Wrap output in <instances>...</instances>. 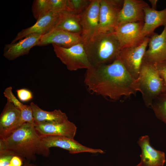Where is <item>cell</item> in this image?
<instances>
[{"label":"cell","instance_id":"6da1fadb","mask_svg":"<svg viewBox=\"0 0 166 166\" xmlns=\"http://www.w3.org/2000/svg\"><path fill=\"white\" fill-rule=\"evenodd\" d=\"M84 81L89 91L112 101L138 91L136 79L117 59L109 64L91 66L86 70Z\"/></svg>","mask_w":166,"mask_h":166},{"label":"cell","instance_id":"7a4b0ae2","mask_svg":"<svg viewBox=\"0 0 166 166\" xmlns=\"http://www.w3.org/2000/svg\"><path fill=\"white\" fill-rule=\"evenodd\" d=\"M0 143L5 150L14 156L28 160H35L36 154L47 156L50 153L35 126L28 123L23 124L6 138L0 139Z\"/></svg>","mask_w":166,"mask_h":166},{"label":"cell","instance_id":"3957f363","mask_svg":"<svg viewBox=\"0 0 166 166\" xmlns=\"http://www.w3.org/2000/svg\"><path fill=\"white\" fill-rule=\"evenodd\" d=\"M83 43L91 66L111 63L122 49L114 32L97 34Z\"/></svg>","mask_w":166,"mask_h":166},{"label":"cell","instance_id":"277c9868","mask_svg":"<svg viewBox=\"0 0 166 166\" xmlns=\"http://www.w3.org/2000/svg\"><path fill=\"white\" fill-rule=\"evenodd\" d=\"M136 81L138 91L140 92L144 103L148 107H150L155 98L166 91L163 80L155 64L144 59Z\"/></svg>","mask_w":166,"mask_h":166},{"label":"cell","instance_id":"5b68a950","mask_svg":"<svg viewBox=\"0 0 166 166\" xmlns=\"http://www.w3.org/2000/svg\"><path fill=\"white\" fill-rule=\"evenodd\" d=\"M52 45L56 56L66 66L69 70H87L91 67L83 42L68 48Z\"/></svg>","mask_w":166,"mask_h":166},{"label":"cell","instance_id":"8992f818","mask_svg":"<svg viewBox=\"0 0 166 166\" xmlns=\"http://www.w3.org/2000/svg\"><path fill=\"white\" fill-rule=\"evenodd\" d=\"M149 39L147 36L139 45L122 48L117 58L135 79L138 76Z\"/></svg>","mask_w":166,"mask_h":166},{"label":"cell","instance_id":"52a82bcc","mask_svg":"<svg viewBox=\"0 0 166 166\" xmlns=\"http://www.w3.org/2000/svg\"><path fill=\"white\" fill-rule=\"evenodd\" d=\"M124 0H100L98 33L113 32Z\"/></svg>","mask_w":166,"mask_h":166},{"label":"cell","instance_id":"ba28073f","mask_svg":"<svg viewBox=\"0 0 166 166\" xmlns=\"http://www.w3.org/2000/svg\"><path fill=\"white\" fill-rule=\"evenodd\" d=\"M100 0H90L86 8L79 15L82 42L88 41L98 33Z\"/></svg>","mask_w":166,"mask_h":166},{"label":"cell","instance_id":"9c48e42d","mask_svg":"<svg viewBox=\"0 0 166 166\" xmlns=\"http://www.w3.org/2000/svg\"><path fill=\"white\" fill-rule=\"evenodd\" d=\"M144 22L126 23L117 26L114 32L122 48L135 46L141 43L146 37L142 29Z\"/></svg>","mask_w":166,"mask_h":166},{"label":"cell","instance_id":"30bf717a","mask_svg":"<svg viewBox=\"0 0 166 166\" xmlns=\"http://www.w3.org/2000/svg\"><path fill=\"white\" fill-rule=\"evenodd\" d=\"M24 123L20 110L7 100L0 116V139L6 138Z\"/></svg>","mask_w":166,"mask_h":166},{"label":"cell","instance_id":"8fae6325","mask_svg":"<svg viewBox=\"0 0 166 166\" xmlns=\"http://www.w3.org/2000/svg\"><path fill=\"white\" fill-rule=\"evenodd\" d=\"M42 143L45 147L49 149L52 147H59L68 151L71 154L88 152L103 153L100 149H94L85 146L74 139L58 136H41Z\"/></svg>","mask_w":166,"mask_h":166},{"label":"cell","instance_id":"7c38bea8","mask_svg":"<svg viewBox=\"0 0 166 166\" xmlns=\"http://www.w3.org/2000/svg\"><path fill=\"white\" fill-rule=\"evenodd\" d=\"M148 48L144 60L155 64L166 61V26L161 34L154 32L149 36Z\"/></svg>","mask_w":166,"mask_h":166},{"label":"cell","instance_id":"4fadbf2b","mask_svg":"<svg viewBox=\"0 0 166 166\" xmlns=\"http://www.w3.org/2000/svg\"><path fill=\"white\" fill-rule=\"evenodd\" d=\"M82 42L80 34L60 29H52L42 36L37 46H44L51 44L68 48Z\"/></svg>","mask_w":166,"mask_h":166},{"label":"cell","instance_id":"5bb4252c","mask_svg":"<svg viewBox=\"0 0 166 166\" xmlns=\"http://www.w3.org/2000/svg\"><path fill=\"white\" fill-rule=\"evenodd\" d=\"M149 6L143 0H124L122 8L119 14L117 26L126 23L144 22V9Z\"/></svg>","mask_w":166,"mask_h":166},{"label":"cell","instance_id":"9a60e30c","mask_svg":"<svg viewBox=\"0 0 166 166\" xmlns=\"http://www.w3.org/2000/svg\"><path fill=\"white\" fill-rule=\"evenodd\" d=\"M60 12L50 11L37 21L33 25L22 30L17 34L11 43L16 42L32 34L43 35L53 28L59 16Z\"/></svg>","mask_w":166,"mask_h":166},{"label":"cell","instance_id":"2e32d148","mask_svg":"<svg viewBox=\"0 0 166 166\" xmlns=\"http://www.w3.org/2000/svg\"><path fill=\"white\" fill-rule=\"evenodd\" d=\"M42 35L32 34L14 43L6 44L3 49V56L9 60L28 54L31 49L37 46Z\"/></svg>","mask_w":166,"mask_h":166},{"label":"cell","instance_id":"e0dca14e","mask_svg":"<svg viewBox=\"0 0 166 166\" xmlns=\"http://www.w3.org/2000/svg\"><path fill=\"white\" fill-rule=\"evenodd\" d=\"M137 143L141 148V160L136 166H163L166 162L165 153L154 149L150 145L147 135L140 138Z\"/></svg>","mask_w":166,"mask_h":166},{"label":"cell","instance_id":"ac0fdd59","mask_svg":"<svg viewBox=\"0 0 166 166\" xmlns=\"http://www.w3.org/2000/svg\"><path fill=\"white\" fill-rule=\"evenodd\" d=\"M35 127L41 136H58L74 139L77 127L69 120L62 123L35 124Z\"/></svg>","mask_w":166,"mask_h":166},{"label":"cell","instance_id":"d6986e66","mask_svg":"<svg viewBox=\"0 0 166 166\" xmlns=\"http://www.w3.org/2000/svg\"><path fill=\"white\" fill-rule=\"evenodd\" d=\"M144 11L145 18L142 31L145 36H149L158 27L166 26V8L157 10L149 6L145 8Z\"/></svg>","mask_w":166,"mask_h":166},{"label":"cell","instance_id":"ffe728a7","mask_svg":"<svg viewBox=\"0 0 166 166\" xmlns=\"http://www.w3.org/2000/svg\"><path fill=\"white\" fill-rule=\"evenodd\" d=\"M30 105L32 111L35 125L62 123L68 120L66 114L60 109H55L52 111H44L33 102L30 103Z\"/></svg>","mask_w":166,"mask_h":166},{"label":"cell","instance_id":"44dd1931","mask_svg":"<svg viewBox=\"0 0 166 166\" xmlns=\"http://www.w3.org/2000/svg\"><path fill=\"white\" fill-rule=\"evenodd\" d=\"M52 29L61 30L81 35L82 32L79 15L71 11L60 12L59 17Z\"/></svg>","mask_w":166,"mask_h":166},{"label":"cell","instance_id":"7402d4cb","mask_svg":"<svg viewBox=\"0 0 166 166\" xmlns=\"http://www.w3.org/2000/svg\"><path fill=\"white\" fill-rule=\"evenodd\" d=\"M12 87L10 86L5 90L3 94L7 100L12 103L20 111L22 119L24 123H28L35 126L32 111L30 105H24L15 97L12 91Z\"/></svg>","mask_w":166,"mask_h":166},{"label":"cell","instance_id":"603a6c76","mask_svg":"<svg viewBox=\"0 0 166 166\" xmlns=\"http://www.w3.org/2000/svg\"><path fill=\"white\" fill-rule=\"evenodd\" d=\"M150 107L156 117L166 124V91L153 100Z\"/></svg>","mask_w":166,"mask_h":166},{"label":"cell","instance_id":"cb8c5ba5","mask_svg":"<svg viewBox=\"0 0 166 166\" xmlns=\"http://www.w3.org/2000/svg\"><path fill=\"white\" fill-rule=\"evenodd\" d=\"M33 16L37 20L50 11L49 0H34L32 8Z\"/></svg>","mask_w":166,"mask_h":166},{"label":"cell","instance_id":"d4e9b609","mask_svg":"<svg viewBox=\"0 0 166 166\" xmlns=\"http://www.w3.org/2000/svg\"><path fill=\"white\" fill-rule=\"evenodd\" d=\"M90 0H68L69 10L78 15L80 14L89 5Z\"/></svg>","mask_w":166,"mask_h":166},{"label":"cell","instance_id":"484cf974","mask_svg":"<svg viewBox=\"0 0 166 166\" xmlns=\"http://www.w3.org/2000/svg\"><path fill=\"white\" fill-rule=\"evenodd\" d=\"M50 11L58 12L70 11L68 6V0H49Z\"/></svg>","mask_w":166,"mask_h":166},{"label":"cell","instance_id":"4316f807","mask_svg":"<svg viewBox=\"0 0 166 166\" xmlns=\"http://www.w3.org/2000/svg\"><path fill=\"white\" fill-rule=\"evenodd\" d=\"M16 92L18 98L22 102L29 101L33 98L32 92L26 89H18Z\"/></svg>","mask_w":166,"mask_h":166},{"label":"cell","instance_id":"83f0119b","mask_svg":"<svg viewBox=\"0 0 166 166\" xmlns=\"http://www.w3.org/2000/svg\"><path fill=\"white\" fill-rule=\"evenodd\" d=\"M14 156L8 151L0 152V166H6L9 164Z\"/></svg>","mask_w":166,"mask_h":166},{"label":"cell","instance_id":"f1b7e54d","mask_svg":"<svg viewBox=\"0 0 166 166\" xmlns=\"http://www.w3.org/2000/svg\"><path fill=\"white\" fill-rule=\"evenodd\" d=\"M164 81L166 91V61L155 64Z\"/></svg>","mask_w":166,"mask_h":166},{"label":"cell","instance_id":"f546056e","mask_svg":"<svg viewBox=\"0 0 166 166\" xmlns=\"http://www.w3.org/2000/svg\"><path fill=\"white\" fill-rule=\"evenodd\" d=\"M10 164L12 166H22V160L20 157L14 156L12 158Z\"/></svg>","mask_w":166,"mask_h":166},{"label":"cell","instance_id":"4dcf8cb0","mask_svg":"<svg viewBox=\"0 0 166 166\" xmlns=\"http://www.w3.org/2000/svg\"><path fill=\"white\" fill-rule=\"evenodd\" d=\"M149 2H150L152 5V8L155 9H156V4L158 2V0H150Z\"/></svg>","mask_w":166,"mask_h":166},{"label":"cell","instance_id":"1f68e13d","mask_svg":"<svg viewBox=\"0 0 166 166\" xmlns=\"http://www.w3.org/2000/svg\"><path fill=\"white\" fill-rule=\"evenodd\" d=\"M22 166H36L33 164H30L29 163H26Z\"/></svg>","mask_w":166,"mask_h":166},{"label":"cell","instance_id":"d6a6232c","mask_svg":"<svg viewBox=\"0 0 166 166\" xmlns=\"http://www.w3.org/2000/svg\"><path fill=\"white\" fill-rule=\"evenodd\" d=\"M6 166H12V165H11L10 164L7 165Z\"/></svg>","mask_w":166,"mask_h":166}]
</instances>
